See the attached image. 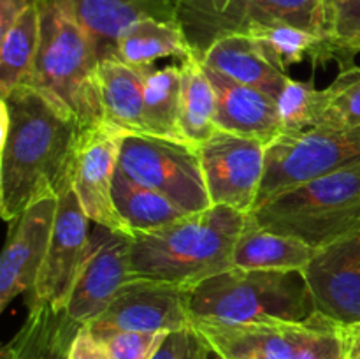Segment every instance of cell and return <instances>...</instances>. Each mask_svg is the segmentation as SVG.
<instances>
[{
    "label": "cell",
    "instance_id": "1f68e13d",
    "mask_svg": "<svg viewBox=\"0 0 360 359\" xmlns=\"http://www.w3.org/2000/svg\"><path fill=\"white\" fill-rule=\"evenodd\" d=\"M350 338L343 324L316 312V326L299 359H348Z\"/></svg>",
    "mask_w": 360,
    "mask_h": 359
},
{
    "label": "cell",
    "instance_id": "3957f363",
    "mask_svg": "<svg viewBox=\"0 0 360 359\" xmlns=\"http://www.w3.org/2000/svg\"><path fill=\"white\" fill-rule=\"evenodd\" d=\"M41 44L28 84L65 106L84 129L104 122L98 90L97 48L55 0H37Z\"/></svg>",
    "mask_w": 360,
    "mask_h": 359
},
{
    "label": "cell",
    "instance_id": "d6a6232c",
    "mask_svg": "<svg viewBox=\"0 0 360 359\" xmlns=\"http://www.w3.org/2000/svg\"><path fill=\"white\" fill-rule=\"evenodd\" d=\"M94 334L104 344L109 359H151L169 333L104 331Z\"/></svg>",
    "mask_w": 360,
    "mask_h": 359
},
{
    "label": "cell",
    "instance_id": "ffe728a7",
    "mask_svg": "<svg viewBox=\"0 0 360 359\" xmlns=\"http://www.w3.org/2000/svg\"><path fill=\"white\" fill-rule=\"evenodd\" d=\"M315 252L316 248L302 239L262 227L248 213L236 241L232 264L239 270L302 271Z\"/></svg>",
    "mask_w": 360,
    "mask_h": 359
},
{
    "label": "cell",
    "instance_id": "f546056e",
    "mask_svg": "<svg viewBox=\"0 0 360 359\" xmlns=\"http://www.w3.org/2000/svg\"><path fill=\"white\" fill-rule=\"evenodd\" d=\"M276 106L281 136L301 134L319 127L322 113V90H316L311 83L290 77L276 97Z\"/></svg>",
    "mask_w": 360,
    "mask_h": 359
},
{
    "label": "cell",
    "instance_id": "6da1fadb",
    "mask_svg": "<svg viewBox=\"0 0 360 359\" xmlns=\"http://www.w3.org/2000/svg\"><path fill=\"white\" fill-rule=\"evenodd\" d=\"M84 130L65 106L32 84L2 95L0 211L7 222L70 182Z\"/></svg>",
    "mask_w": 360,
    "mask_h": 359
},
{
    "label": "cell",
    "instance_id": "e0dca14e",
    "mask_svg": "<svg viewBox=\"0 0 360 359\" xmlns=\"http://www.w3.org/2000/svg\"><path fill=\"white\" fill-rule=\"evenodd\" d=\"M86 32L101 60L115 58L122 32L144 18L176 20L174 0H55ZM178 21V20H176Z\"/></svg>",
    "mask_w": 360,
    "mask_h": 359
},
{
    "label": "cell",
    "instance_id": "836d02e7",
    "mask_svg": "<svg viewBox=\"0 0 360 359\" xmlns=\"http://www.w3.org/2000/svg\"><path fill=\"white\" fill-rule=\"evenodd\" d=\"M213 354L202 334L193 326L172 331L151 359H210Z\"/></svg>",
    "mask_w": 360,
    "mask_h": 359
},
{
    "label": "cell",
    "instance_id": "7402d4cb",
    "mask_svg": "<svg viewBox=\"0 0 360 359\" xmlns=\"http://www.w3.org/2000/svg\"><path fill=\"white\" fill-rule=\"evenodd\" d=\"M151 67H134L115 58L98 63V90L105 122L132 134L144 129V81Z\"/></svg>",
    "mask_w": 360,
    "mask_h": 359
},
{
    "label": "cell",
    "instance_id": "5bb4252c",
    "mask_svg": "<svg viewBox=\"0 0 360 359\" xmlns=\"http://www.w3.org/2000/svg\"><path fill=\"white\" fill-rule=\"evenodd\" d=\"M301 273L316 312L343 326L360 324V225L316 248Z\"/></svg>",
    "mask_w": 360,
    "mask_h": 359
},
{
    "label": "cell",
    "instance_id": "5b68a950",
    "mask_svg": "<svg viewBox=\"0 0 360 359\" xmlns=\"http://www.w3.org/2000/svg\"><path fill=\"white\" fill-rule=\"evenodd\" d=\"M257 224L320 248L360 225V164L283 190L252 211Z\"/></svg>",
    "mask_w": 360,
    "mask_h": 359
},
{
    "label": "cell",
    "instance_id": "9c48e42d",
    "mask_svg": "<svg viewBox=\"0 0 360 359\" xmlns=\"http://www.w3.org/2000/svg\"><path fill=\"white\" fill-rule=\"evenodd\" d=\"M266 144L217 129L197 150L211 206L252 213L266 171Z\"/></svg>",
    "mask_w": 360,
    "mask_h": 359
},
{
    "label": "cell",
    "instance_id": "4dcf8cb0",
    "mask_svg": "<svg viewBox=\"0 0 360 359\" xmlns=\"http://www.w3.org/2000/svg\"><path fill=\"white\" fill-rule=\"evenodd\" d=\"M360 125V67L341 70L322 90V113L319 127Z\"/></svg>",
    "mask_w": 360,
    "mask_h": 359
},
{
    "label": "cell",
    "instance_id": "d6986e66",
    "mask_svg": "<svg viewBox=\"0 0 360 359\" xmlns=\"http://www.w3.org/2000/svg\"><path fill=\"white\" fill-rule=\"evenodd\" d=\"M199 60L221 76L266 92L274 99L290 80L287 73L274 67L260 53L257 42L246 34H231L218 39Z\"/></svg>",
    "mask_w": 360,
    "mask_h": 359
},
{
    "label": "cell",
    "instance_id": "2e32d148",
    "mask_svg": "<svg viewBox=\"0 0 360 359\" xmlns=\"http://www.w3.org/2000/svg\"><path fill=\"white\" fill-rule=\"evenodd\" d=\"M56 206V194H44L13 220L0 259V310L34 289L48 253Z\"/></svg>",
    "mask_w": 360,
    "mask_h": 359
},
{
    "label": "cell",
    "instance_id": "ab89813d",
    "mask_svg": "<svg viewBox=\"0 0 360 359\" xmlns=\"http://www.w3.org/2000/svg\"><path fill=\"white\" fill-rule=\"evenodd\" d=\"M174 2H178V0H174Z\"/></svg>",
    "mask_w": 360,
    "mask_h": 359
},
{
    "label": "cell",
    "instance_id": "603a6c76",
    "mask_svg": "<svg viewBox=\"0 0 360 359\" xmlns=\"http://www.w3.org/2000/svg\"><path fill=\"white\" fill-rule=\"evenodd\" d=\"M192 55L185 34L176 20L144 18L122 32L116 56L134 67H151L157 60L178 58L181 62Z\"/></svg>",
    "mask_w": 360,
    "mask_h": 359
},
{
    "label": "cell",
    "instance_id": "9a60e30c",
    "mask_svg": "<svg viewBox=\"0 0 360 359\" xmlns=\"http://www.w3.org/2000/svg\"><path fill=\"white\" fill-rule=\"evenodd\" d=\"M218 359H299L316 326V312L306 320L220 324L192 320Z\"/></svg>",
    "mask_w": 360,
    "mask_h": 359
},
{
    "label": "cell",
    "instance_id": "7a4b0ae2",
    "mask_svg": "<svg viewBox=\"0 0 360 359\" xmlns=\"http://www.w3.org/2000/svg\"><path fill=\"white\" fill-rule=\"evenodd\" d=\"M246 215L211 206L148 232H134L130 277L195 289L234 267L232 253Z\"/></svg>",
    "mask_w": 360,
    "mask_h": 359
},
{
    "label": "cell",
    "instance_id": "7c38bea8",
    "mask_svg": "<svg viewBox=\"0 0 360 359\" xmlns=\"http://www.w3.org/2000/svg\"><path fill=\"white\" fill-rule=\"evenodd\" d=\"M193 289L165 282L130 278L111 305L94 322V333L104 331H143L172 333L192 326L190 301Z\"/></svg>",
    "mask_w": 360,
    "mask_h": 359
},
{
    "label": "cell",
    "instance_id": "30bf717a",
    "mask_svg": "<svg viewBox=\"0 0 360 359\" xmlns=\"http://www.w3.org/2000/svg\"><path fill=\"white\" fill-rule=\"evenodd\" d=\"M55 224L48 253L34 289L28 292L27 305H48L55 310H65L81 264L90 243V218L84 213L72 183H65L56 194Z\"/></svg>",
    "mask_w": 360,
    "mask_h": 359
},
{
    "label": "cell",
    "instance_id": "ac0fdd59",
    "mask_svg": "<svg viewBox=\"0 0 360 359\" xmlns=\"http://www.w3.org/2000/svg\"><path fill=\"white\" fill-rule=\"evenodd\" d=\"M204 69L217 94V129L257 139L266 146L281 136L276 99L229 80L210 67L204 65Z\"/></svg>",
    "mask_w": 360,
    "mask_h": 359
},
{
    "label": "cell",
    "instance_id": "4fadbf2b",
    "mask_svg": "<svg viewBox=\"0 0 360 359\" xmlns=\"http://www.w3.org/2000/svg\"><path fill=\"white\" fill-rule=\"evenodd\" d=\"M132 234L95 225L65 312L79 324L102 315L130 280Z\"/></svg>",
    "mask_w": 360,
    "mask_h": 359
},
{
    "label": "cell",
    "instance_id": "484cf974",
    "mask_svg": "<svg viewBox=\"0 0 360 359\" xmlns=\"http://www.w3.org/2000/svg\"><path fill=\"white\" fill-rule=\"evenodd\" d=\"M112 197L120 217L132 232L155 231L190 215L167 196L132 182L120 171L115 175Z\"/></svg>",
    "mask_w": 360,
    "mask_h": 359
},
{
    "label": "cell",
    "instance_id": "cb8c5ba5",
    "mask_svg": "<svg viewBox=\"0 0 360 359\" xmlns=\"http://www.w3.org/2000/svg\"><path fill=\"white\" fill-rule=\"evenodd\" d=\"M179 127L186 143L199 148L217 130V94L202 62L193 53L179 62Z\"/></svg>",
    "mask_w": 360,
    "mask_h": 359
},
{
    "label": "cell",
    "instance_id": "f35d334b",
    "mask_svg": "<svg viewBox=\"0 0 360 359\" xmlns=\"http://www.w3.org/2000/svg\"><path fill=\"white\" fill-rule=\"evenodd\" d=\"M0 359H9V358H4V355H0Z\"/></svg>",
    "mask_w": 360,
    "mask_h": 359
},
{
    "label": "cell",
    "instance_id": "d4e9b609",
    "mask_svg": "<svg viewBox=\"0 0 360 359\" xmlns=\"http://www.w3.org/2000/svg\"><path fill=\"white\" fill-rule=\"evenodd\" d=\"M0 95L32 81L41 44V13L32 0L0 37Z\"/></svg>",
    "mask_w": 360,
    "mask_h": 359
},
{
    "label": "cell",
    "instance_id": "e575fe53",
    "mask_svg": "<svg viewBox=\"0 0 360 359\" xmlns=\"http://www.w3.org/2000/svg\"><path fill=\"white\" fill-rule=\"evenodd\" d=\"M69 359H109L104 344L84 324L74 336L69 351Z\"/></svg>",
    "mask_w": 360,
    "mask_h": 359
},
{
    "label": "cell",
    "instance_id": "74e56055",
    "mask_svg": "<svg viewBox=\"0 0 360 359\" xmlns=\"http://www.w3.org/2000/svg\"><path fill=\"white\" fill-rule=\"evenodd\" d=\"M348 359H360V354H357V352H350Z\"/></svg>",
    "mask_w": 360,
    "mask_h": 359
},
{
    "label": "cell",
    "instance_id": "f1b7e54d",
    "mask_svg": "<svg viewBox=\"0 0 360 359\" xmlns=\"http://www.w3.org/2000/svg\"><path fill=\"white\" fill-rule=\"evenodd\" d=\"M246 35H250L257 42L260 53L283 73L306 58L315 63L322 44V35L294 25H264L253 28Z\"/></svg>",
    "mask_w": 360,
    "mask_h": 359
},
{
    "label": "cell",
    "instance_id": "44dd1931",
    "mask_svg": "<svg viewBox=\"0 0 360 359\" xmlns=\"http://www.w3.org/2000/svg\"><path fill=\"white\" fill-rule=\"evenodd\" d=\"M81 326L65 310L48 305L28 306L25 324L4 345L0 355L9 359H69L70 345Z\"/></svg>",
    "mask_w": 360,
    "mask_h": 359
},
{
    "label": "cell",
    "instance_id": "d590c367",
    "mask_svg": "<svg viewBox=\"0 0 360 359\" xmlns=\"http://www.w3.org/2000/svg\"><path fill=\"white\" fill-rule=\"evenodd\" d=\"M32 0H0V37L11 28Z\"/></svg>",
    "mask_w": 360,
    "mask_h": 359
},
{
    "label": "cell",
    "instance_id": "52a82bcc",
    "mask_svg": "<svg viewBox=\"0 0 360 359\" xmlns=\"http://www.w3.org/2000/svg\"><path fill=\"white\" fill-rule=\"evenodd\" d=\"M359 164L360 125L313 127L280 136L266 148V171L255 208L283 190Z\"/></svg>",
    "mask_w": 360,
    "mask_h": 359
},
{
    "label": "cell",
    "instance_id": "ba28073f",
    "mask_svg": "<svg viewBox=\"0 0 360 359\" xmlns=\"http://www.w3.org/2000/svg\"><path fill=\"white\" fill-rule=\"evenodd\" d=\"M118 171L132 182L167 196L186 213L211 208L199 150L192 144L127 132Z\"/></svg>",
    "mask_w": 360,
    "mask_h": 359
},
{
    "label": "cell",
    "instance_id": "8d00e7d4",
    "mask_svg": "<svg viewBox=\"0 0 360 359\" xmlns=\"http://www.w3.org/2000/svg\"><path fill=\"white\" fill-rule=\"evenodd\" d=\"M348 338H350V352H357L360 354V324H352L347 326Z\"/></svg>",
    "mask_w": 360,
    "mask_h": 359
},
{
    "label": "cell",
    "instance_id": "8fae6325",
    "mask_svg": "<svg viewBox=\"0 0 360 359\" xmlns=\"http://www.w3.org/2000/svg\"><path fill=\"white\" fill-rule=\"evenodd\" d=\"M125 134L127 130L105 120L84 130L70 165V183L84 213L95 225L134 234L120 217L112 197Z\"/></svg>",
    "mask_w": 360,
    "mask_h": 359
},
{
    "label": "cell",
    "instance_id": "4316f807",
    "mask_svg": "<svg viewBox=\"0 0 360 359\" xmlns=\"http://www.w3.org/2000/svg\"><path fill=\"white\" fill-rule=\"evenodd\" d=\"M179 101H181L179 63L148 70L144 81V129L148 136L186 143L179 127Z\"/></svg>",
    "mask_w": 360,
    "mask_h": 359
},
{
    "label": "cell",
    "instance_id": "8992f818",
    "mask_svg": "<svg viewBox=\"0 0 360 359\" xmlns=\"http://www.w3.org/2000/svg\"><path fill=\"white\" fill-rule=\"evenodd\" d=\"M176 20L197 58L218 39L264 25L323 34V0H178Z\"/></svg>",
    "mask_w": 360,
    "mask_h": 359
},
{
    "label": "cell",
    "instance_id": "277c9868",
    "mask_svg": "<svg viewBox=\"0 0 360 359\" xmlns=\"http://www.w3.org/2000/svg\"><path fill=\"white\" fill-rule=\"evenodd\" d=\"M315 312L301 271L232 267L197 285L190 301L192 320L220 324L299 322Z\"/></svg>",
    "mask_w": 360,
    "mask_h": 359
},
{
    "label": "cell",
    "instance_id": "83f0119b",
    "mask_svg": "<svg viewBox=\"0 0 360 359\" xmlns=\"http://www.w3.org/2000/svg\"><path fill=\"white\" fill-rule=\"evenodd\" d=\"M360 53V0H323V34L315 63H340L341 70L355 65Z\"/></svg>",
    "mask_w": 360,
    "mask_h": 359
}]
</instances>
